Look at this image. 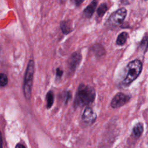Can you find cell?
I'll return each mask as SVG.
<instances>
[{
	"instance_id": "8992f818",
	"label": "cell",
	"mask_w": 148,
	"mask_h": 148,
	"mask_svg": "<svg viewBox=\"0 0 148 148\" xmlns=\"http://www.w3.org/2000/svg\"><path fill=\"white\" fill-rule=\"evenodd\" d=\"M97 119V115L91 108L86 107L82 116V121L87 125L92 124Z\"/></svg>"
},
{
	"instance_id": "52a82bcc",
	"label": "cell",
	"mask_w": 148,
	"mask_h": 148,
	"mask_svg": "<svg viewBox=\"0 0 148 148\" xmlns=\"http://www.w3.org/2000/svg\"><path fill=\"white\" fill-rule=\"evenodd\" d=\"M82 60V55L79 52L73 53L68 60V66L71 71H74L79 65Z\"/></svg>"
},
{
	"instance_id": "30bf717a",
	"label": "cell",
	"mask_w": 148,
	"mask_h": 148,
	"mask_svg": "<svg viewBox=\"0 0 148 148\" xmlns=\"http://www.w3.org/2000/svg\"><path fill=\"white\" fill-rule=\"evenodd\" d=\"M61 29L64 34H67L72 31L71 23L69 21H64L61 23Z\"/></svg>"
},
{
	"instance_id": "9c48e42d",
	"label": "cell",
	"mask_w": 148,
	"mask_h": 148,
	"mask_svg": "<svg viewBox=\"0 0 148 148\" xmlns=\"http://www.w3.org/2000/svg\"><path fill=\"white\" fill-rule=\"evenodd\" d=\"M143 131V127L142 123L136 124L132 129V134L136 138H138L140 136Z\"/></svg>"
},
{
	"instance_id": "4fadbf2b",
	"label": "cell",
	"mask_w": 148,
	"mask_h": 148,
	"mask_svg": "<svg viewBox=\"0 0 148 148\" xmlns=\"http://www.w3.org/2000/svg\"><path fill=\"white\" fill-rule=\"evenodd\" d=\"M46 101H47V103H46V106L48 109L50 108L51 107V106L53 105V102H54V94L52 91H49L46 96Z\"/></svg>"
},
{
	"instance_id": "6da1fadb",
	"label": "cell",
	"mask_w": 148,
	"mask_h": 148,
	"mask_svg": "<svg viewBox=\"0 0 148 148\" xmlns=\"http://www.w3.org/2000/svg\"><path fill=\"white\" fill-rule=\"evenodd\" d=\"M95 98V92L93 87L89 85L81 84L76 92L74 106L76 108L87 106L94 102Z\"/></svg>"
},
{
	"instance_id": "8fae6325",
	"label": "cell",
	"mask_w": 148,
	"mask_h": 148,
	"mask_svg": "<svg viewBox=\"0 0 148 148\" xmlns=\"http://www.w3.org/2000/svg\"><path fill=\"white\" fill-rule=\"evenodd\" d=\"M128 34L126 32H122L117 36V38L116 40V43L120 46L124 45L125 43L128 38Z\"/></svg>"
},
{
	"instance_id": "9a60e30c",
	"label": "cell",
	"mask_w": 148,
	"mask_h": 148,
	"mask_svg": "<svg viewBox=\"0 0 148 148\" xmlns=\"http://www.w3.org/2000/svg\"><path fill=\"white\" fill-rule=\"evenodd\" d=\"M93 51H94L95 52V54L98 55V56H100V55H102V52H105L104 49H103L102 46H100V45H95L93 47Z\"/></svg>"
},
{
	"instance_id": "5b68a950",
	"label": "cell",
	"mask_w": 148,
	"mask_h": 148,
	"mask_svg": "<svg viewBox=\"0 0 148 148\" xmlns=\"http://www.w3.org/2000/svg\"><path fill=\"white\" fill-rule=\"evenodd\" d=\"M131 97L130 95L125 94L123 92H118L112 99L110 106L113 108H117L121 107L127 103Z\"/></svg>"
},
{
	"instance_id": "ac0fdd59",
	"label": "cell",
	"mask_w": 148,
	"mask_h": 148,
	"mask_svg": "<svg viewBox=\"0 0 148 148\" xmlns=\"http://www.w3.org/2000/svg\"><path fill=\"white\" fill-rule=\"evenodd\" d=\"M15 148H25V147L23 145H22L21 143H18V144H17L16 145Z\"/></svg>"
},
{
	"instance_id": "d6986e66",
	"label": "cell",
	"mask_w": 148,
	"mask_h": 148,
	"mask_svg": "<svg viewBox=\"0 0 148 148\" xmlns=\"http://www.w3.org/2000/svg\"><path fill=\"white\" fill-rule=\"evenodd\" d=\"M2 144H3V142H2V135H1V131H0V148H3Z\"/></svg>"
},
{
	"instance_id": "5bb4252c",
	"label": "cell",
	"mask_w": 148,
	"mask_h": 148,
	"mask_svg": "<svg viewBox=\"0 0 148 148\" xmlns=\"http://www.w3.org/2000/svg\"><path fill=\"white\" fill-rule=\"evenodd\" d=\"M8 82V79L6 74L3 73H0V86L5 87L7 85Z\"/></svg>"
},
{
	"instance_id": "277c9868",
	"label": "cell",
	"mask_w": 148,
	"mask_h": 148,
	"mask_svg": "<svg viewBox=\"0 0 148 148\" xmlns=\"http://www.w3.org/2000/svg\"><path fill=\"white\" fill-rule=\"evenodd\" d=\"M127 15V10L124 8H121L113 12L109 17L108 24L111 27H117L121 24Z\"/></svg>"
},
{
	"instance_id": "3957f363",
	"label": "cell",
	"mask_w": 148,
	"mask_h": 148,
	"mask_svg": "<svg viewBox=\"0 0 148 148\" xmlns=\"http://www.w3.org/2000/svg\"><path fill=\"white\" fill-rule=\"evenodd\" d=\"M34 73V62L32 60H30L28 62L26 72L25 73L23 91L24 94L26 99H29L31 97L32 86L33 82V77Z\"/></svg>"
},
{
	"instance_id": "e0dca14e",
	"label": "cell",
	"mask_w": 148,
	"mask_h": 148,
	"mask_svg": "<svg viewBox=\"0 0 148 148\" xmlns=\"http://www.w3.org/2000/svg\"><path fill=\"white\" fill-rule=\"evenodd\" d=\"M62 73H63V71L61 69H60V68L57 69V70H56V76H57V77H61V76L62 75Z\"/></svg>"
},
{
	"instance_id": "7a4b0ae2",
	"label": "cell",
	"mask_w": 148,
	"mask_h": 148,
	"mask_svg": "<svg viewBox=\"0 0 148 148\" xmlns=\"http://www.w3.org/2000/svg\"><path fill=\"white\" fill-rule=\"evenodd\" d=\"M142 69V64L139 60H135L128 63L127 66V75L123 81L125 86L130 85L140 75Z\"/></svg>"
},
{
	"instance_id": "ffe728a7",
	"label": "cell",
	"mask_w": 148,
	"mask_h": 148,
	"mask_svg": "<svg viewBox=\"0 0 148 148\" xmlns=\"http://www.w3.org/2000/svg\"><path fill=\"white\" fill-rule=\"evenodd\" d=\"M75 2L76 3V5L78 6V5H80V3L83 2V1H75Z\"/></svg>"
},
{
	"instance_id": "2e32d148",
	"label": "cell",
	"mask_w": 148,
	"mask_h": 148,
	"mask_svg": "<svg viewBox=\"0 0 148 148\" xmlns=\"http://www.w3.org/2000/svg\"><path fill=\"white\" fill-rule=\"evenodd\" d=\"M140 46L142 47H145V49L147 50V36H145L143 40H142V42H141V45H140Z\"/></svg>"
},
{
	"instance_id": "7c38bea8",
	"label": "cell",
	"mask_w": 148,
	"mask_h": 148,
	"mask_svg": "<svg viewBox=\"0 0 148 148\" xmlns=\"http://www.w3.org/2000/svg\"><path fill=\"white\" fill-rule=\"evenodd\" d=\"M108 6L107 3H101L97 10V13L98 17H102L105 14L106 12L108 10Z\"/></svg>"
},
{
	"instance_id": "ba28073f",
	"label": "cell",
	"mask_w": 148,
	"mask_h": 148,
	"mask_svg": "<svg viewBox=\"0 0 148 148\" xmlns=\"http://www.w3.org/2000/svg\"><path fill=\"white\" fill-rule=\"evenodd\" d=\"M97 3L98 2L97 1H92L88 5V6H87L84 10L83 12V16L86 18H90L95 11V9L97 5Z\"/></svg>"
}]
</instances>
